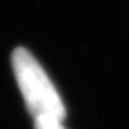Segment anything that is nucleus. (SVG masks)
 I'll return each mask as SVG.
<instances>
[{
	"label": "nucleus",
	"mask_w": 129,
	"mask_h": 129,
	"mask_svg": "<svg viewBox=\"0 0 129 129\" xmlns=\"http://www.w3.org/2000/svg\"><path fill=\"white\" fill-rule=\"evenodd\" d=\"M11 63L29 114L35 119L51 117L63 121L64 103L39 60L26 48L18 47L11 55Z\"/></svg>",
	"instance_id": "1"
},
{
	"label": "nucleus",
	"mask_w": 129,
	"mask_h": 129,
	"mask_svg": "<svg viewBox=\"0 0 129 129\" xmlns=\"http://www.w3.org/2000/svg\"><path fill=\"white\" fill-rule=\"evenodd\" d=\"M35 129H66L62 121L51 117H40L35 119Z\"/></svg>",
	"instance_id": "2"
}]
</instances>
